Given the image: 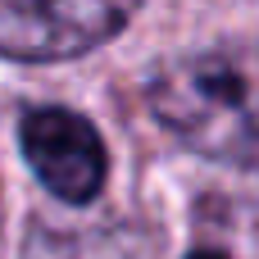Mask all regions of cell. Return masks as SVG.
Masks as SVG:
<instances>
[{"label": "cell", "mask_w": 259, "mask_h": 259, "mask_svg": "<svg viewBox=\"0 0 259 259\" xmlns=\"http://www.w3.org/2000/svg\"><path fill=\"white\" fill-rule=\"evenodd\" d=\"M146 96L187 150L259 173V41L173 55L150 73Z\"/></svg>", "instance_id": "6da1fadb"}, {"label": "cell", "mask_w": 259, "mask_h": 259, "mask_svg": "<svg viewBox=\"0 0 259 259\" xmlns=\"http://www.w3.org/2000/svg\"><path fill=\"white\" fill-rule=\"evenodd\" d=\"M141 0H0V55L55 64L96 50L127 27Z\"/></svg>", "instance_id": "7a4b0ae2"}, {"label": "cell", "mask_w": 259, "mask_h": 259, "mask_svg": "<svg viewBox=\"0 0 259 259\" xmlns=\"http://www.w3.org/2000/svg\"><path fill=\"white\" fill-rule=\"evenodd\" d=\"M18 146H23V159L32 164V173L59 200L87 205L100 196L105 173H109V155H105L100 132L82 114H73L64 105L27 109L18 123Z\"/></svg>", "instance_id": "3957f363"}, {"label": "cell", "mask_w": 259, "mask_h": 259, "mask_svg": "<svg viewBox=\"0 0 259 259\" xmlns=\"http://www.w3.org/2000/svg\"><path fill=\"white\" fill-rule=\"evenodd\" d=\"M23 259H159V246L150 232L132 223H91V228L36 223L23 241Z\"/></svg>", "instance_id": "277c9868"}, {"label": "cell", "mask_w": 259, "mask_h": 259, "mask_svg": "<svg viewBox=\"0 0 259 259\" xmlns=\"http://www.w3.org/2000/svg\"><path fill=\"white\" fill-rule=\"evenodd\" d=\"M191 259H228V255H214V250H196Z\"/></svg>", "instance_id": "5b68a950"}]
</instances>
